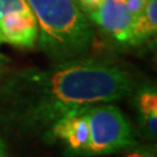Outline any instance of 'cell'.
Here are the masks:
<instances>
[{
  "instance_id": "6da1fadb",
  "label": "cell",
  "mask_w": 157,
  "mask_h": 157,
  "mask_svg": "<svg viewBox=\"0 0 157 157\" xmlns=\"http://www.w3.org/2000/svg\"><path fill=\"white\" fill-rule=\"evenodd\" d=\"M134 86L123 67L92 58L25 68L0 82V123L24 132L46 131L68 113L119 101Z\"/></svg>"
},
{
  "instance_id": "7a4b0ae2",
  "label": "cell",
  "mask_w": 157,
  "mask_h": 157,
  "mask_svg": "<svg viewBox=\"0 0 157 157\" xmlns=\"http://www.w3.org/2000/svg\"><path fill=\"white\" fill-rule=\"evenodd\" d=\"M38 24L41 50L54 60L81 58L90 48L94 30L75 0H26Z\"/></svg>"
},
{
  "instance_id": "3957f363",
  "label": "cell",
  "mask_w": 157,
  "mask_h": 157,
  "mask_svg": "<svg viewBox=\"0 0 157 157\" xmlns=\"http://www.w3.org/2000/svg\"><path fill=\"white\" fill-rule=\"evenodd\" d=\"M84 114L89 124V143L84 156L113 155L137 145L128 119L111 102L85 107Z\"/></svg>"
},
{
  "instance_id": "277c9868",
  "label": "cell",
  "mask_w": 157,
  "mask_h": 157,
  "mask_svg": "<svg viewBox=\"0 0 157 157\" xmlns=\"http://www.w3.org/2000/svg\"><path fill=\"white\" fill-rule=\"evenodd\" d=\"M88 18L117 43L134 46V17L126 0H104L94 12L88 14Z\"/></svg>"
},
{
  "instance_id": "5b68a950",
  "label": "cell",
  "mask_w": 157,
  "mask_h": 157,
  "mask_svg": "<svg viewBox=\"0 0 157 157\" xmlns=\"http://www.w3.org/2000/svg\"><path fill=\"white\" fill-rule=\"evenodd\" d=\"M48 141H60L72 156H84L89 143V124L84 109L72 111L55 121L45 131Z\"/></svg>"
},
{
  "instance_id": "8992f818",
  "label": "cell",
  "mask_w": 157,
  "mask_h": 157,
  "mask_svg": "<svg viewBox=\"0 0 157 157\" xmlns=\"http://www.w3.org/2000/svg\"><path fill=\"white\" fill-rule=\"evenodd\" d=\"M3 42L14 47L30 48L38 42V24L32 9L8 13L0 18Z\"/></svg>"
},
{
  "instance_id": "52a82bcc",
  "label": "cell",
  "mask_w": 157,
  "mask_h": 157,
  "mask_svg": "<svg viewBox=\"0 0 157 157\" xmlns=\"http://www.w3.org/2000/svg\"><path fill=\"white\" fill-rule=\"evenodd\" d=\"M136 111L139 127L144 136L155 140L157 134V92L155 86H144L137 92Z\"/></svg>"
},
{
  "instance_id": "ba28073f",
  "label": "cell",
  "mask_w": 157,
  "mask_h": 157,
  "mask_svg": "<svg viewBox=\"0 0 157 157\" xmlns=\"http://www.w3.org/2000/svg\"><path fill=\"white\" fill-rule=\"evenodd\" d=\"M157 0H147L143 13L134 22V46L141 45L156 36Z\"/></svg>"
},
{
  "instance_id": "9c48e42d",
  "label": "cell",
  "mask_w": 157,
  "mask_h": 157,
  "mask_svg": "<svg viewBox=\"0 0 157 157\" xmlns=\"http://www.w3.org/2000/svg\"><path fill=\"white\" fill-rule=\"evenodd\" d=\"M30 9L26 0H0V18L8 13Z\"/></svg>"
},
{
  "instance_id": "30bf717a",
  "label": "cell",
  "mask_w": 157,
  "mask_h": 157,
  "mask_svg": "<svg viewBox=\"0 0 157 157\" xmlns=\"http://www.w3.org/2000/svg\"><path fill=\"white\" fill-rule=\"evenodd\" d=\"M145 4H147V0H126V6L128 8V11L131 12L132 17H134V22L143 13Z\"/></svg>"
},
{
  "instance_id": "8fae6325",
  "label": "cell",
  "mask_w": 157,
  "mask_h": 157,
  "mask_svg": "<svg viewBox=\"0 0 157 157\" xmlns=\"http://www.w3.org/2000/svg\"><path fill=\"white\" fill-rule=\"evenodd\" d=\"M75 2L78 6V8H80L81 11L86 14V17H88V14H90L92 12H94L96 9L102 4L104 0H75Z\"/></svg>"
},
{
  "instance_id": "7c38bea8",
  "label": "cell",
  "mask_w": 157,
  "mask_h": 157,
  "mask_svg": "<svg viewBox=\"0 0 157 157\" xmlns=\"http://www.w3.org/2000/svg\"><path fill=\"white\" fill-rule=\"evenodd\" d=\"M11 68H12V60L7 55L0 54V82L9 75Z\"/></svg>"
},
{
  "instance_id": "4fadbf2b",
  "label": "cell",
  "mask_w": 157,
  "mask_h": 157,
  "mask_svg": "<svg viewBox=\"0 0 157 157\" xmlns=\"http://www.w3.org/2000/svg\"><path fill=\"white\" fill-rule=\"evenodd\" d=\"M126 157H156V149L155 147H140Z\"/></svg>"
},
{
  "instance_id": "5bb4252c",
  "label": "cell",
  "mask_w": 157,
  "mask_h": 157,
  "mask_svg": "<svg viewBox=\"0 0 157 157\" xmlns=\"http://www.w3.org/2000/svg\"><path fill=\"white\" fill-rule=\"evenodd\" d=\"M0 157H8V153H7V149H6V144L0 136Z\"/></svg>"
},
{
  "instance_id": "9a60e30c",
  "label": "cell",
  "mask_w": 157,
  "mask_h": 157,
  "mask_svg": "<svg viewBox=\"0 0 157 157\" xmlns=\"http://www.w3.org/2000/svg\"><path fill=\"white\" fill-rule=\"evenodd\" d=\"M3 43V38H2V34H0V45Z\"/></svg>"
}]
</instances>
